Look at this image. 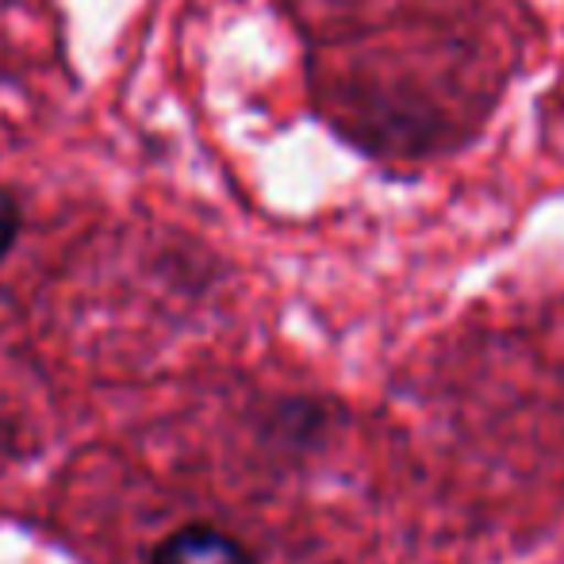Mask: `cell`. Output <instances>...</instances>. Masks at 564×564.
Returning <instances> with one entry per match:
<instances>
[{
  "label": "cell",
  "instance_id": "obj_1",
  "mask_svg": "<svg viewBox=\"0 0 564 564\" xmlns=\"http://www.w3.org/2000/svg\"><path fill=\"white\" fill-rule=\"evenodd\" d=\"M147 564H258V561H253V553L238 538L196 522V527H185L165 538V542H158L150 550Z\"/></svg>",
  "mask_w": 564,
  "mask_h": 564
},
{
  "label": "cell",
  "instance_id": "obj_2",
  "mask_svg": "<svg viewBox=\"0 0 564 564\" xmlns=\"http://www.w3.org/2000/svg\"><path fill=\"white\" fill-rule=\"evenodd\" d=\"M15 238H20V204L8 188H0V261L12 253Z\"/></svg>",
  "mask_w": 564,
  "mask_h": 564
}]
</instances>
